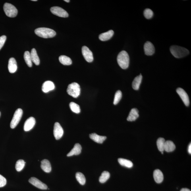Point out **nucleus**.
<instances>
[{
  "label": "nucleus",
  "instance_id": "nucleus-1",
  "mask_svg": "<svg viewBox=\"0 0 191 191\" xmlns=\"http://www.w3.org/2000/svg\"><path fill=\"white\" fill-rule=\"evenodd\" d=\"M117 62L120 67L123 69L128 68L129 65V55L125 51H122L119 53L117 57Z\"/></svg>",
  "mask_w": 191,
  "mask_h": 191
},
{
  "label": "nucleus",
  "instance_id": "nucleus-2",
  "mask_svg": "<svg viewBox=\"0 0 191 191\" xmlns=\"http://www.w3.org/2000/svg\"><path fill=\"white\" fill-rule=\"evenodd\" d=\"M170 51L172 54L177 58L184 57L189 53L188 49L177 45L172 46L170 47Z\"/></svg>",
  "mask_w": 191,
  "mask_h": 191
},
{
  "label": "nucleus",
  "instance_id": "nucleus-3",
  "mask_svg": "<svg viewBox=\"0 0 191 191\" xmlns=\"http://www.w3.org/2000/svg\"><path fill=\"white\" fill-rule=\"evenodd\" d=\"M35 33L39 37L44 38H53L56 35V32L52 29L44 28L36 29Z\"/></svg>",
  "mask_w": 191,
  "mask_h": 191
},
{
  "label": "nucleus",
  "instance_id": "nucleus-4",
  "mask_svg": "<svg viewBox=\"0 0 191 191\" xmlns=\"http://www.w3.org/2000/svg\"><path fill=\"white\" fill-rule=\"evenodd\" d=\"M68 95L74 98H76L80 93V88L79 85L76 83H73L69 85L67 90Z\"/></svg>",
  "mask_w": 191,
  "mask_h": 191
},
{
  "label": "nucleus",
  "instance_id": "nucleus-5",
  "mask_svg": "<svg viewBox=\"0 0 191 191\" xmlns=\"http://www.w3.org/2000/svg\"><path fill=\"white\" fill-rule=\"evenodd\" d=\"M3 9L6 15L10 18H14L17 16L18 11L16 8L11 4L5 3Z\"/></svg>",
  "mask_w": 191,
  "mask_h": 191
},
{
  "label": "nucleus",
  "instance_id": "nucleus-6",
  "mask_svg": "<svg viewBox=\"0 0 191 191\" xmlns=\"http://www.w3.org/2000/svg\"><path fill=\"white\" fill-rule=\"evenodd\" d=\"M23 111L22 109L19 108L16 110L10 123V127L11 128L13 129L17 126L21 119Z\"/></svg>",
  "mask_w": 191,
  "mask_h": 191
},
{
  "label": "nucleus",
  "instance_id": "nucleus-7",
  "mask_svg": "<svg viewBox=\"0 0 191 191\" xmlns=\"http://www.w3.org/2000/svg\"><path fill=\"white\" fill-rule=\"evenodd\" d=\"M50 11L54 15L60 17L67 18L68 14L67 12L62 8L59 7H54L51 8Z\"/></svg>",
  "mask_w": 191,
  "mask_h": 191
},
{
  "label": "nucleus",
  "instance_id": "nucleus-8",
  "mask_svg": "<svg viewBox=\"0 0 191 191\" xmlns=\"http://www.w3.org/2000/svg\"><path fill=\"white\" fill-rule=\"evenodd\" d=\"M63 130L59 122H55L53 128V134L56 140L61 138L63 134Z\"/></svg>",
  "mask_w": 191,
  "mask_h": 191
},
{
  "label": "nucleus",
  "instance_id": "nucleus-9",
  "mask_svg": "<svg viewBox=\"0 0 191 191\" xmlns=\"http://www.w3.org/2000/svg\"><path fill=\"white\" fill-rule=\"evenodd\" d=\"M29 182L33 185L40 189L47 190V186L46 184L44 183L36 177H31L29 179Z\"/></svg>",
  "mask_w": 191,
  "mask_h": 191
},
{
  "label": "nucleus",
  "instance_id": "nucleus-10",
  "mask_svg": "<svg viewBox=\"0 0 191 191\" xmlns=\"http://www.w3.org/2000/svg\"><path fill=\"white\" fill-rule=\"evenodd\" d=\"M82 53L86 61L88 62H92L93 60V54L88 47L86 46L83 47L82 48Z\"/></svg>",
  "mask_w": 191,
  "mask_h": 191
},
{
  "label": "nucleus",
  "instance_id": "nucleus-11",
  "mask_svg": "<svg viewBox=\"0 0 191 191\" xmlns=\"http://www.w3.org/2000/svg\"><path fill=\"white\" fill-rule=\"evenodd\" d=\"M176 91L180 96L183 101V102L185 105L186 106H188L189 105V99L188 96L186 91L181 88H178L176 90Z\"/></svg>",
  "mask_w": 191,
  "mask_h": 191
},
{
  "label": "nucleus",
  "instance_id": "nucleus-12",
  "mask_svg": "<svg viewBox=\"0 0 191 191\" xmlns=\"http://www.w3.org/2000/svg\"><path fill=\"white\" fill-rule=\"evenodd\" d=\"M144 49L145 54L147 55H152L155 53L154 46L150 41H147L145 43Z\"/></svg>",
  "mask_w": 191,
  "mask_h": 191
},
{
  "label": "nucleus",
  "instance_id": "nucleus-13",
  "mask_svg": "<svg viewBox=\"0 0 191 191\" xmlns=\"http://www.w3.org/2000/svg\"><path fill=\"white\" fill-rule=\"evenodd\" d=\"M36 120L34 118L31 117L28 118L25 122L24 125V130L25 131H28L34 127L36 124Z\"/></svg>",
  "mask_w": 191,
  "mask_h": 191
},
{
  "label": "nucleus",
  "instance_id": "nucleus-14",
  "mask_svg": "<svg viewBox=\"0 0 191 191\" xmlns=\"http://www.w3.org/2000/svg\"><path fill=\"white\" fill-rule=\"evenodd\" d=\"M55 88L54 84L50 81H47L43 84L42 90L44 92L47 93L49 91L53 90Z\"/></svg>",
  "mask_w": 191,
  "mask_h": 191
},
{
  "label": "nucleus",
  "instance_id": "nucleus-15",
  "mask_svg": "<svg viewBox=\"0 0 191 191\" xmlns=\"http://www.w3.org/2000/svg\"><path fill=\"white\" fill-rule=\"evenodd\" d=\"M8 70L10 73H13L17 70V62L14 58H10L8 65Z\"/></svg>",
  "mask_w": 191,
  "mask_h": 191
},
{
  "label": "nucleus",
  "instance_id": "nucleus-16",
  "mask_svg": "<svg viewBox=\"0 0 191 191\" xmlns=\"http://www.w3.org/2000/svg\"><path fill=\"white\" fill-rule=\"evenodd\" d=\"M82 147L79 143L75 144L74 148L68 153L67 157H71L74 155H78L81 153Z\"/></svg>",
  "mask_w": 191,
  "mask_h": 191
},
{
  "label": "nucleus",
  "instance_id": "nucleus-17",
  "mask_svg": "<svg viewBox=\"0 0 191 191\" xmlns=\"http://www.w3.org/2000/svg\"><path fill=\"white\" fill-rule=\"evenodd\" d=\"M155 181L157 183H160L163 180V174L160 170L157 169L155 170L153 173Z\"/></svg>",
  "mask_w": 191,
  "mask_h": 191
},
{
  "label": "nucleus",
  "instance_id": "nucleus-18",
  "mask_svg": "<svg viewBox=\"0 0 191 191\" xmlns=\"http://www.w3.org/2000/svg\"><path fill=\"white\" fill-rule=\"evenodd\" d=\"M41 167L43 171L46 173H50L51 171L50 162L47 159H44L41 161Z\"/></svg>",
  "mask_w": 191,
  "mask_h": 191
},
{
  "label": "nucleus",
  "instance_id": "nucleus-19",
  "mask_svg": "<svg viewBox=\"0 0 191 191\" xmlns=\"http://www.w3.org/2000/svg\"><path fill=\"white\" fill-rule=\"evenodd\" d=\"M138 111L137 108H133L130 112L127 118L128 121H133L136 120L139 117Z\"/></svg>",
  "mask_w": 191,
  "mask_h": 191
},
{
  "label": "nucleus",
  "instance_id": "nucleus-20",
  "mask_svg": "<svg viewBox=\"0 0 191 191\" xmlns=\"http://www.w3.org/2000/svg\"><path fill=\"white\" fill-rule=\"evenodd\" d=\"M90 138L95 142L102 144L104 141L107 137L105 136H101L99 135L96 133H92L90 134Z\"/></svg>",
  "mask_w": 191,
  "mask_h": 191
},
{
  "label": "nucleus",
  "instance_id": "nucleus-21",
  "mask_svg": "<svg viewBox=\"0 0 191 191\" xmlns=\"http://www.w3.org/2000/svg\"><path fill=\"white\" fill-rule=\"evenodd\" d=\"M114 31L110 30L107 32L103 33L99 35V38L101 41H105L109 40L113 36Z\"/></svg>",
  "mask_w": 191,
  "mask_h": 191
},
{
  "label": "nucleus",
  "instance_id": "nucleus-22",
  "mask_svg": "<svg viewBox=\"0 0 191 191\" xmlns=\"http://www.w3.org/2000/svg\"><path fill=\"white\" fill-rule=\"evenodd\" d=\"M142 76L141 74L136 77L134 79L132 83V88L134 90H138L140 88V84L142 82Z\"/></svg>",
  "mask_w": 191,
  "mask_h": 191
},
{
  "label": "nucleus",
  "instance_id": "nucleus-23",
  "mask_svg": "<svg viewBox=\"0 0 191 191\" xmlns=\"http://www.w3.org/2000/svg\"><path fill=\"white\" fill-rule=\"evenodd\" d=\"M30 54L32 62H34L35 65H39L40 64V60L37 55L36 50L34 48L32 49Z\"/></svg>",
  "mask_w": 191,
  "mask_h": 191
},
{
  "label": "nucleus",
  "instance_id": "nucleus-24",
  "mask_svg": "<svg viewBox=\"0 0 191 191\" xmlns=\"http://www.w3.org/2000/svg\"><path fill=\"white\" fill-rule=\"evenodd\" d=\"M175 145L173 142L171 141H166L164 151L168 152H172L175 150Z\"/></svg>",
  "mask_w": 191,
  "mask_h": 191
},
{
  "label": "nucleus",
  "instance_id": "nucleus-25",
  "mask_svg": "<svg viewBox=\"0 0 191 191\" xmlns=\"http://www.w3.org/2000/svg\"><path fill=\"white\" fill-rule=\"evenodd\" d=\"M60 63L64 65H70L72 63V61L69 57L65 55L60 56L59 58Z\"/></svg>",
  "mask_w": 191,
  "mask_h": 191
},
{
  "label": "nucleus",
  "instance_id": "nucleus-26",
  "mask_svg": "<svg viewBox=\"0 0 191 191\" xmlns=\"http://www.w3.org/2000/svg\"><path fill=\"white\" fill-rule=\"evenodd\" d=\"M118 162L121 165L128 168H131L133 166V164L131 161L123 158H119Z\"/></svg>",
  "mask_w": 191,
  "mask_h": 191
},
{
  "label": "nucleus",
  "instance_id": "nucleus-27",
  "mask_svg": "<svg viewBox=\"0 0 191 191\" xmlns=\"http://www.w3.org/2000/svg\"><path fill=\"white\" fill-rule=\"evenodd\" d=\"M76 177L77 181L82 185H84L86 183V178L84 175L80 172H77Z\"/></svg>",
  "mask_w": 191,
  "mask_h": 191
},
{
  "label": "nucleus",
  "instance_id": "nucleus-28",
  "mask_svg": "<svg viewBox=\"0 0 191 191\" xmlns=\"http://www.w3.org/2000/svg\"><path fill=\"white\" fill-rule=\"evenodd\" d=\"M166 141L163 138H159L157 141V145L159 150L162 151H164V146Z\"/></svg>",
  "mask_w": 191,
  "mask_h": 191
},
{
  "label": "nucleus",
  "instance_id": "nucleus-29",
  "mask_svg": "<svg viewBox=\"0 0 191 191\" xmlns=\"http://www.w3.org/2000/svg\"><path fill=\"white\" fill-rule=\"evenodd\" d=\"M110 174L108 172L105 171L102 172L99 178V181L102 183H105L109 179Z\"/></svg>",
  "mask_w": 191,
  "mask_h": 191
},
{
  "label": "nucleus",
  "instance_id": "nucleus-30",
  "mask_svg": "<svg viewBox=\"0 0 191 191\" xmlns=\"http://www.w3.org/2000/svg\"><path fill=\"white\" fill-rule=\"evenodd\" d=\"M24 58L27 65L29 67H32V63L31 59L30 53L28 51L25 52L24 54Z\"/></svg>",
  "mask_w": 191,
  "mask_h": 191
},
{
  "label": "nucleus",
  "instance_id": "nucleus-31",
  "mask_svg": "<svg viewBox=\"0 0 191 191\" xmlns=\"http://www.w3.org/2000/svg\"><path fill=\"white\" fill-rule=\"evenodd\" d=\"M70 107L72 111L73 112L77 114L80 113V108L79 105L76 103L73 102H70Z\"/></svg>",
  "mask_w": 191,
  "mask_h": 191
},
{
  "label": "nucleus",
  "instance_id": "nucleus-32",
  "mask_svg": "<svg viewBox=\"0 0 191 191\" xmlns=\"http://www.w3.org/2000/svg\"><path fill=\"white\" fill-rule=\"evenodd\" d=\"M26 162L23 160H19L16 162L15 165V169L18 172L21 171L24 169Z\"/></svg>",
  "mask_w": 191,
  "mask_h": 191
},
{
  "label": "nucleus",
  "instance_id": "nucleus-33",
  "mask_svg": "<svg viewBox=\"0 0 191 191\" xmlns=\"http://www.w3.org/2000/svg\"><path fill=\"white\" fill-rule=\"evenodd\" d=\"M122 92L120 90H118L115 93V98H114V104L115 105H117V104L119 102V101L122 98Z\"/></svg>",
  "mask_w": 191,
  "mask_h": 191
},
{
  "label": "nucleus",
  "instance_id": "nucleus-34",
  "mask_svg": "<svg viewBox=\"0 0 191 191\" xmlns=\"http://www.w3.org/2000/svg\"><path fill=\"white\" fill-rule=\"evenodd\" d=\"M144 15L147 19H150L153 17V12L150 9H146L144 10Z\"/></svg>",
  "mask_w": 191,
  "mask_h": 191
},
{
  "label": "nucleus",
  "instance_id": "nucleus-35",
  "mask_svg": "<svg viewBox=\"0 0 191 191\" xmlns=\"http://www.w3.org/2000/svg\"><path fill=\"white\" fill-rule=\"evenodd\" d=\"M7 184V180L3 176L0 174V188L5 186Z\"/></svg>",
  "mask_w": 191,
  "mask_h": 191
},
{
  "label": "nucleus",
  "instance_id": "nucleus-36",
  "mask_svg": "<svg viewBox=\"0 0 191 191\" xmlns=\"http://www.w3.org/2000/svg\"><path fill=\"white\" fill-rule=\"evenodd\" d=\"M6 39H7V37L5 35L0 37V50L5 44Z\"/></svg>",
  "mask_w": 191,
  "mask_h": 191
},
{
  "label": "nucleus",
  "instance_id": "nucleus-37",
  "mask_svg": "<svg viewBox=\"0 0 191 191\" xmlns=\"http://www.w3.org/2000/svg\"><path fill=\"white\" fill-rule=\"evenodd\" d=\"M188 152L189 153V154H191V143L189 144V146L188 147Z\"/></svg>",
  "mask_w": 191,
  "mask_h": 191
},
{
  "label": "nucleus",
  "instance_id": "nucleus-38",
  "mask_svg": "<svg viewBox=\"0 0 191 191\" xmlns=\"http://www.w3.org/2000/svg\"><path fill=\"white\" fill-rule=\"evenodd\" d=\"M180 191H191V190L187 188H183Z\"/></svg>",
  "mask_w": 191,
  "mask_h": 191
},
{
  "label": "nucleus",
  "instance_id": "nucleus-39",
  "mask_svg": "<svg viewBox=\"0 0 191 191\" xmlns=\"http://www.w3.org/2000/svg\"><path fill=\"white\" fill-rule=\"evenodd\" d=\"M65 2H67V3H69L70 2V1H69V0H65V1H64Z\"/></svg>",
  "mask_w": 191,
  "mask_h": 191
},
{
  "label": "nucleus",
  "instance_id": "nucleus-40",
  "mask_svg": "<svg viewBox=\"0 0 191 191\" xmlns=\"http://www.w3.org/2000/svg\"><path fill=\"white\" fill-rule=\"evenodd\" d=\"M32 1H37V0H32Z\"/></svg>",
  "mask_w": 191,
  "mask_h": 191
},
{
  "label": "nucleus",
  "instance_id": "nucleus-41",
  "mask_svg": "<svg viewBox=\"0 0 191 191\" xmlns=\"http://www.w3.org/2000/svg\"><path fill=\"white\" fill-rule=\"evenodd\" d=\"M161 153L162 154H163V151H162Z\"/></svg>",
  "mask_w": 191,
  "mask_h": 191
},
{
  "label": "nucleus",
  "instance_id": "nucleus-42",
  "mask_svg": "<svg viewBox=\"0 0 191 191\" xmlns=\"http://www.w3.org/2000/svg\"><path fill=\"white\" fill-rule=\"evenodd\" d=\"M0 116H1V112H0Z\"/></svg>",
  "mask_w": 191,
  "mask_h": 191
}]
</instances>
